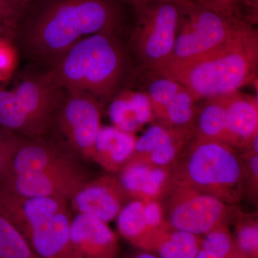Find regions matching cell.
Wrapping results in <instances>:
<instances>
[{"label": "cell", "instance_id": "obj_12", "mask_svg": "<svg viewBox=\"0 0 258 258\" xmlns=\"http://www.w3.org/2000/svg\"><path fill=\"white\" fill-rule=\"evenodd\" d=\"M130 198L118 178L104 175L86 181L71 200L78 214L91 215L108 223L117 218Z\"/></svg>", "mask_w": 258, "mask_h": 258}, {"label": "cell", "instance_id": "obj_28", "mask_svg": "<svg viewBox=\"0 0 258 258\" xmlns=\"http://www.w3.org/2000/svg\"><path fill=\"white\" fill-rule=\"evenodd\" d=\"M22 137L0 126V183L9 171Z\"/></svg>", "mask_w": 258, "mask_h": 258}, {"label": "cell", "instance_id": "obj_32", "mask_svg": "<svg viewBox=\"0 0 258 258\" xmlns=\"http://www.w3.org/2000/svg\"><path fill=\"white\" fill-rule=\"evenodd\" d=\"M123 258H159L155 254L152 252H146L137 249V250L129 252L125 254Z\"/></svg>", "mask_w": 258, "mask_h": 258}, {"label": "cell", "instance_id": "obj_25", "mask_svg": "<svg viewBox=\"0 0 258 258\" xmlns=\"http://www.w3.org/2000/svg\"><path fill=\"white\" fill-rule=\"evenodd\" d=\"M0 258H38L21 232L0 210Z\"/></svg>", "mask_w": 258, "mask_h": 258}, {"label": "cell", "instance_id": "obj_16", "mask_svg": "<svg viewBox=\"0 0 258 258\" xmlns=\"http://www.w3.org/2000/svg\"><path fill=\"white\" fill-rule=\"evenodd\" d=\"M228 144L248 149L258 135L257 98L237 92L224 95Z\"/></svg>", "mask_w": 258, "mask_h": 258}, {"label": "cell", "instance_id": "obj_13", "mask_svg": "<svg viewBox=\"0 0 258 258\" xmlns=\"http://www.w3.org/2000/svg\"><path fill=\"white\" fill-rule=\"evenodd\" d=\"M75 258H116L118 237L106 222L91 215L77 214L71 223Z\"/></svg>", "mask_w": 258, "mask_h": 258}, {"label": "cell", "instance_id": "obj_10", "mask_svg": "<svg viewBox=\"0 0 258 258\" xmlns=\"http://www.w3.org/2000/svg\"><path fill=\"white\" fill-rule=\"evenodd\" d=\"M87 181L86 173L74 161L42 171L8 174L0 183V191L69 201Z\"/></svg>", "mask_w": 258, "mask_h": 258}, {"label": "cell", "instance_id": "obj_5", "mask_svg": "<svg viewBox=\"0 0 258 258\" xmlns=\"http://www.w3.org/2000/svg\"><path fill=\"white\" fill-rule=\"evenodd\" d=\"M64 93L50 71L28 76L0 91V126L25 139L43 138Z\"/></svg>", "mask_w": 258, "mask_h": 258}, {"label": "cell", "instance_id": "obj_33", "mask_svg": "<svg viewBox=\"0 0 258 258\" xmlns=\"http://www.w3.org/2000/svg\"><path fill=\"white\" fill-rule=\"evenodd\" d=\"M5 1L13 5V6L18 8V9L23 11V10L25 9V8L30 4L32 0H5Z\"/></svg>", "mask_w": 258, "mask_h": 258}, {"label": "cell", "instance_id": "obj_19", "mask_svg": "<svg viewBox=\"0 0 258 258\" xmlns=\"http://www.w3.org/2000/svg\"><path fill=\"white\" fill-rule=\"evenodd\" d=\"M137 139L115 126L102 127L97 137L92 159L109 172L121 170L133 154Z\"/></svg>", "mask_w": 258, "mask_h": 258}, {"label": "cell", "instance_id": "obj_26", "mask_svg": "<svg viewBox=\"0 0 258 258\" xmlns=\"http://www.w3.org/2000/svg\"><path fill=\"white\" fill-rule=\"evenodd\" d=\"M208 9L228 18L256 25L258 0H197Z\"/></svg>", "mask_w": 258, "mask_h": 258}, {"label": "cell", "instance_id": "obj_15", "mask_svg": "<svg viewBox=\"0 0 258 258\" xmlns=\"http://www.w3.org/2000/svg\"><path fill=\"white\" fill-rule=\"evenodd\" d=\"M120 184L134 200L160 201L171 182V168L157 167L139 161H128L119 171Z\"/></svg>", "mask_w": 258, "mask_h": 258}, {"label": "cell", "instance_id": "obj_30", "mask_svg": "<svg viewBox=\"0 0 258 258\" xmlns=\"http://www.w3.org/2000/svg\"><path fill=\"white\" fill-rule=\"evenodd\" d=\"M23 11L5 0H0V25L15 29L18 28Z\"/></svg>", "mask_w": 258, "mask_h": 258}, {"label": "cell", "instance_id": "obj_2", "mask_svg": "<svg viewBox=\"0 0 258 258\" xmlns=\"http://www.w3.org/2000/svg\"><path fill=\"white\" fill-rule=\"evenodd\" d=\"M257 68V29L249 26L195 62L156 76L181 83L198 101L239 91L255 81Z\"/></svg>", "mask_w": 258, "mask_h": 258}, {"label": "cell", "instance_id": "obj_23", "mask_svg": "<svg viewBox=\"0 0 258 258\" xmlns=\"http://www.w3.org/2000/svg\"><path fill=\"white\" fill-rule=\"evenodd\" d=\"M202 240L203 236L169 227L159 236L151 252L159 258H195Z\"/></svg>", "mask_w": 258, "mask_h": 258}, {"label": "cell", "instance_id": "obj_11", "mask_svg": "<svg viewBox=\"0 0 258 258\" xmlns=\"http://www.w3.org/2000/svg\"><path fill=\"white\" fill-rule=\"evenodd\" d=\"M146 93L158 123L195 134L197 101L184 86L169 78L154 76Z\"/></svg>", "mask_w": 258, "mask_h": 258}, {"label": "cell", "instance_id": "obj_31", "mask_svg": "<svg viewBox=\"0 0 258 258\" xmlns=\"http://www.w3.org/2000/svg\"><path fill=\"white\" fill-rule=\"evenodd\" d=\"M127 2L132 4L134 7L137 6V5L145 4V3H174L178 5V6H184V5L190 4V3H194L197 0H126Z\"/></svg>", "mask_w": 258, "mask_h": 258}, {"label": "cell", "instance_id": "obj_1", "mask_svg": "<svg viewBox=\"0 0 258 258\" xmlns=\"http://www.w3.org/2000/svg\"><path fill=\"white\" fill-rule=\"evenodd\" d=\"M117 4L115 0H38L18 32L24 52L46 71L53 69L80 40L117 30Z\"/></svg>", "mask_w": 258, "mask_h": 258}, {"label": "cell", "instance_id": "obj_3", "mask_svg": "<svg viewBox=\"0 0 258 258\" xmlns=\"http://www.w3.org/2000/svg\"><path fill=\"white\" fill-rule=\"evenodd\" d=\"M128 66L117 30H111L80 40L49 71L66 91L86 93L101 102L119 92Z\"/></svg>", "mask_w": 258, "mask_h": 258}, {"label": "cell", "instance_id": "obj_20", "mask_svg": "<svg viewBox=\"0 0 258 258\" xmlns=\"http://www.w3.org/2000/svg\"><path fill=\"white\" fill-rule=\"evenodd\" d=\"M110 104V118L113 126L125 133L134 134L154 118L152 105L147 93L120 91Z\"/></svg>", "mask_w": 258, "mask_h": 258}, {"label": "cell", "instance_id": "obj_8", "mask_svg": "<svg viewBox=\"0 0 258 258\" xmlns=\"http://www.w3.org/2000/svg\"><path fill=\"white\" fill-rule=\"evenodd\" d=\"M135 28L131 45L139 62L157 74L172 53L180 18L179 7L171 3H149L134 7Z\"/></svg>", "mask_w": 258, "mask_h": 258}, {"label": "cell", "instance_id": "obj_21", "mask_svg": "<svg viewBox=\"0 0 258 258\" xmlns=\"http://www.w3.org/2000/svg\"><path fill=\"white\" fill-rule=\"evenodd\" d=\"M117 227L122 237L136 248L151 252L161 234L169 228H157L148 220L144 201L134 200L123 207L117 217Z\"/></svg>", "mask_w": 258, "mask_h": 258}, {"label": "cell", "instance_id": "obj_24", "mask_svg": "<svg viewBox=\"0 0 258 258\" xmlns=\"http://www.w3.org/2000/svg\"><path fill=\"white\" fill-rule=\"evenodd\" d=\"M195 258H246L241 253L227 226H221L203 235Z\"/></svg>", "mask_w": 258, "mask_h": 258}, {"label": "cell", "instance_id": "obj_4", "mask_svg": "<svg viewBox=\"0 0 258 258\" xmlns=\"http://www.w3.org/2000/svg\"><path fill=\"white\" fill-rule=\"evenodd\" d=\"M235 149L225 142L195 138L171 166V179L234 205L242 198L245 179Z\"/></svg>", "mask_w": 258, "mask_h": 258}, {"label": "cell", "instance_id": "obj_22", "mask_svg": "<svg viewBox=\"0 0 258 258\" xmlns=\"http://www.w3.org/2000/svg\"><path fill=\"white\" fill-rule=\"evenodd\" d=\"M194 137L228 144L227 113L223 96L205 99L200 109L197 111Z\"/></svg>", "mask_w": 258, "mask_h": 258}, {"label": "cell", "instance_id": "obj_18", "mask_svg": "<svg viewBox=\"0 0 258 258\" xmlns=\"http://www.w3.org/2000/svg\"><path fill=\"white\" fill-rule=\"evenodd\" d=\"M74 162L67 153L43 138L22 137L8 174L34 172Z\"/></svg>", "mask_w": 258, "mask_h": 258}, {"label": "cell", "instance_id": "obj_7", "mask_svg": "<svg viewBox=\"0 0 258 258\" xmlns=\"http://www.w3.org/2000/svg\"><path fill=\"white\" fill-rule=\"evenodd\" d=\"M162 199L167 225L194 235L203 236L217 227L227 226L241 215L233 205L172 179Z\"/></svg>", "mask_w": 258, "mask_h": 258}, {"label": "cell", "instance_id": "obj_29", "mask_svg": "<svg viewBox=\"0 0 258 258\" xmlns=\"http://www.w3.org/2000/svg\"><path fill=\"white\" fill-rule=\"evenodd\" d=\"M9 40L0 37V81L9 79L18 63L17 51Z\"/></svg>", "mask_w": 258, "mask_h": 258}, {"label": "cell", "instance_id": "obj_6", "mask_svg": "<svg viewBox=\"0 0 258 258\" xmlns=\"http://www.w3.org/2000/svg\"><path fill=\"white\" fill-rule=\"evenodd\" d=\"M179 7V26L172 53L165 67L154 75L191 63L222 46L247 27L255 26L218 14L197 1Z\"/></svg>", "mask_w": 258, "mask_h": 258}, {"label": "cell", "instance_id": "obj_34", "mask_svg": "<svg viewBox=\"0 0 258 258\" xmlns=\"http://www.w3.org/2000/svg\"><path fill=\"white\" fill-rule=\"evenodd\" d=\"M15 29L0 25V37L10 38V37L13 36L15 34Z\"/></svg>", "mask_w": 258, "mask_h": 258}, {"label": "cell", "instance_id": "obj_27", "mask_svg": "<svg viewBox=\"0 0 258 258\" xmlns=\"http://www.w3.org/2000/svg\"><path fill=\"white\" fill-rule=\"evenodd\" d=\"M235 243L246 258H258V225L255 218L241 214L237 219Z\"/></svg>", "mask_w": 258, "mask_h": 258}, {"label": "cell", "instance_id": "obj_9", "mask_svg": "<svg viewBox=\"0 0 258 258\" xmlns=\"http://www.w3.org/2000/svg\"><path fill=\"white\" fill-rule=\"evenodd\" d=\"M68 147L86 159H92L101 126V102L86 93L64 90L52 123Z\"/></svg>", "mask_w": 258, "mask_h": 258}, {"label": "cell", "instance_id": "obj_14", "mask_svg": "<svg viewBox=\"0 0 258 258\" xmlns=\"http://www.w3.org/2000/svg\"><path fill=\"white\" fill-rule=\"evenodd\" d=\"M67 202L61 199L20 196L0 191V210L25 240L35 229L68 208Z\"/></svg>", "mask_w": 258, "mask_h": 258}, {"label": "cell", "instance_id": "obj_17", "mask_svg": "<svg viewBox=\"0 0 258 258\" xmlns=\"http://www.w3.org/2000/svg\"><path fill=\"white\" fill-rule=\"evenodd\" d=\"M71 215L64 209L35 229L26 240L38 258H75L71 240Z\"/></svg>", "mask_w": 258, "mask_h": 258}]
</instances>
